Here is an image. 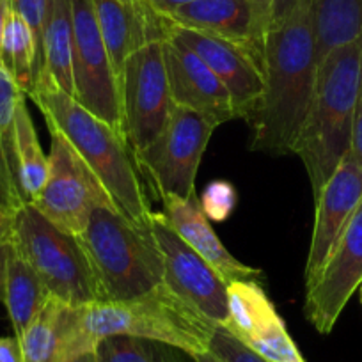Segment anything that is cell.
<instances>
[{"label": "cell", "instance_id": "cell-1", "mask_svg": "<svg viewBox=\"0 0 362 362\" xmlns=\"http://www.w3.org/2000/svg\"><path fill=\"white\" fill-rule=\"evenodd\" d=\"M316 36L311 0H300L290 18L263 41L264 90L247 123L250 149L281 156L291 153L316 83Z\"/></svg>", "mask_w": 362, "mask_h": 362}, {"label": "cell", "instance_id": "cell-2", "mask_svg": "<svg viewBox=\"0 0 362 362\" xmlns=\"http://www.w3.org/2000/svg\"><path fill=\"white\" fill-rule=\"evenodd\" d=\"M217 327L167 284H160L128 300L76 305L68 358L95 350L100 341L112 336L160 341L196 357L206 354Z\"/></svg>", "mask_w": 362, "mask_h": 362}, {"label": "cell", "instance_id": "cell-3", "mask_svg": "<svg viewBox=\"0 0 362 362\" xmlns=\"http://www.w3.org/2000/svg\"><path fill=\"white\" fill-rule=\"evenodd\" d=\"M27 98L36 103L47 127L57 128L102 180L117 208L135 224L151 228L153 210L124 135L47 78H37Z\"/></svg>", "mask_w": 362, "mask_h": 362}, {"label": "cell", "instance_id": "cell-4", "mask_svg": "<svg viewBox=\"0 0 362 362\" xmlns=\"http://www.w3.org/2000/svg\"><path fill=\"white\" fill-rule=\"evenodd\" d=\"M362 75V37L330 52L318 64L313 98L291 153L302 160L318 197L351 148Z\"/></svg>", "mask_w": 362, "mask_h": 362}, {"label": "cell", "instance_id": "cell-5", "mask_svg": "<svg viewBox=\"0 0 362 362\" xmlns=\"http://www.w3.org/2000/svg\"><path fill=\"white\" fill-rule=\"evenodd\" d=\"M102 300H128L163 284V261L151 228L119 208H96L78 235Z\"/></svg>", "mask_w": 362, "mask_h": 362}, {"label": "cell", "instance_id": "cell-6", "mask_svg": "<svg viewBox=\"0 0 362 362\" xmlns=\"http://www.w3.org/2000/svg\"><path fill=\"white\" fill-rule=\"evenodd\" d=\"M9 242L52 297L68 305L102 300L78 236L59 229L30 203L16 210Z\"/></svg>", "mask_w": 362, "mask_h": 362}, {"label": "cell", "instance_id": "cell-7", "mask_svg": "<svg viewBox=\"0 0 362 362\" xmlns=\"http://www.w3.org/2000/svg\"><path fill=\"white\" fill-rule=\"evenodd\" d=\"M48 132L52 139L48 177L30 204L59 229L78 236L96 208H117V204L68 139L54 127H48Z\"/></svg>", "mask_w": 362, "mask_h": 362}, {"label": "cell", "instance_id": "cell-8", "mask_svg": "<svg viewBox=\"0 0 362 362\" xmlns=\"http://www.w3.org/2000/svg\"><path fill=\"white\" fill-rule=\"evenodd\" d=\"M215 127L185 107L174 105L155 141L135 153L139 173L144 174L158 196L189 197L196 194V177Z\"/></svg>", "mask_w": 362, "mask_h": 362}, {"label": "cell", "instance_id": "cell-9", "mask_svg": "<svg viewBox=\"0 0 362 362\" xmlns=\"http://www.w3.org/2000/svg\"><path fill=\"white\" fill-rule=\"evenodd\" d=\"M117 93L123 134L135 155L155 141L174 107L163 61V40L142 45L127 59Z\"/></svg>", "mask_w": 362, "mask_h": 362}, {"label": "cell", "instance_id": "cell-10", "mask_svg": "<svg viewBox=\"0 0 362 362\" xmlns=\"http://www.w3.org/2000/svg\"><path fill=\"white\" fill-rule=\"evenodd\" d=\"M71 13L73 98L123 134L117 80L102 40L93 0H71Z\"/></svg>", "mask_w": 362, "mask_h": 362}, {"label": "cell", "instance_id": "cell-11", "mask_svg": "<svg viewBox=\"0 0 362 362\" xmlns=\"http://www.w3.org/2000/svg\"><path fill=\"white\" fill-rule=\"evenodd\" d=\"M151 233L162 254L163 284L215 325H224L229 316L228 283L173 231L162 211H153Z\"/></svg>", "mask_w": 362, "mask_h": 362}, {"label": "cell", "instance_id": "cell-12", "mask_svg": "<svg viewBox=\"0 0 362 362\" xmlns=\"http://www.w3.org/2000/svg\"><path fill=\"white\" fill-rule=\"evenodd\" d=\"M165 37L180 41L199 55L228 89L236 117L249 121L264 90L263 55L247 45L199 30L183 29L169 22Z\"/></svg>", "mask_w": 362, "mask_h": 362}, {"label": "cell", "instance_id": "cell-13", "mask_svg": "<svg viewBox=\"0 0 362 362\" xmlns=\"http://www.w3.org/2000/svg\"><path fill=\"white\" fill-rule=\"evenodd\" d=\"M361 283L362 201L351 215L318 277L305 286V318L320 334H330Z\"/></svg>", "mask_w": 362, "mask_h": 362}, {"label": "cell", "instance_id": "cell-14", "mask_svg": "<svg viewBox=\"0 0 362 362\" xmlns=\"http://www.w3.org/2000/svg\"><path fill=\"white\" fill-rule=\"evenodd\" d=\"M228 304L229 316L222 327L240 343L270 362H305L261 283H229Z\"/></svg>", "mask_w": 362, "mask_h": 362}, {"label": "cell", "instance_id": "cell-15", "mask_svg": "<svg viewBox=\"0 0 362 362\" xmlns=\"http://www.w3.org/2000/svg\"><path fill=\"white\" fill-rule=\"evenodd\" d=\"M361 201L362 165L348 153L315 199V228L305 261V286L318 277Z\"/></svg>", "mask_w": 362, "mask_h": 362}, {"label": "cell", "instance_id": "cell-16", "mask_svg": "<svg viewBox=\"0 0 362 362\" xmlns=\"http://www.w3.org/2000/svg\"><path fill=\"white\" fill-rule=\"evenodd\" d=\"M163 61L174 105L194 110L215 128L236 119L228 89L199 55L180 41L165 37Z\"/></svg>", "mask_w": 362, "mask_h": 362}, {"label": "cell", "instance_id": "cell-17", "mask_svg": "<svg viewBox=\"0 0 362 362\" xmlns=\"http://www.w3.org/2000/svg\"><path fill=\"white\" fill-rule=\"evenodd\" d=\"M162 201V215L173 231L180 236L192 250H196L204 261L211 264L218 272V276L226 283L235 281H257L261 283L263 272L259 268L249 267L236 259L224 247L218 235L215 233L211 221L204 214L199 197L194 196L189 199L162 194L158 196Z\"/></svg>", "mask_w": 362, "mask_h": 362}, {"label": "cell", "instance_id": "cell-18", "mask_svg": "<svg viewBox=\"0 0 362 362\" xmlns=\"http://www.w3.org/2000/svg\"><path fill=\"white\" fill-rule=\"evenodd\" d=\"M167 22L247 45L263 55L264 30L252 0H196L174 11Z\"/></svg>", "mask_w": 362, "mask_h": 362}, {"label": "cell", "instance_id": "cell-19", "mask_svg": "<svg viewBox=\"0 0 362 362\" xmlns=\"http://www.w3.org/2000/svg\"><path fill=\"white\" fill-rule=\"evenodd\" d=\"M102 40L119 82L124 62L142 45L165 40L167 20H148L117 0H93Z\"/></svg>", "mask_w": 362, "mask_h": 362}, {"label": "cell", "instance_id": "cell-20", "mask_svg": "<svg viewBox=\"0 0 362 362\" xmlns=\"http://www.w3.org/2000/svg\"><path fill=\"white\" fill-rule=\"evenodd\" d=\"M37 78L50 80L64 93L73 96L71 0H48L40 41Z\"/></svg>", "mask_w": 362, "mask_h": 362}, {"label": "cell", "instance_id": "cell-21", "mask_svg": "<svg viewBox=\"0 0 362 362\" xmlns=\"http://www.w3.org/2000/svg\"><path fill=\"white\" fill-rule=\"evenodd\" d=\"M73 311L75 305L50 297L25 332L18 336L23 362H66L73 330Z\"/></svg>", "mask_w": 362, "mask_h": 362}, {"label": "cell", "instance_id": "cell-22", "mask_svg": "<svg viewBox=\"0 0 362 362\" xmlns=\"http://www.w3.org/2000/svg\"><path fill=\"white\" fill-rule=\"evenodd\" d=\"M50 291L41 283L36 272L27 264V261L11 245L8 274H6L4 305L8 309L16 337L25 332L27 327L40 315L41 309L50 300Z\"/></svg>", "mask_w": 362, "mask_h": 362}, {"label": "cell", "instance_id": "cell-23", "mask_svg": "<svg viewBox=\"0 0 362 362\" xmlns=\"http://www.w3.org/2000/svg\"><path fill=\"white\" fill-rule=\"evenodd\" d=\"M316 62L343 45L362 37V0H311Z\"/></svg>", "mask_w": 362, "mask_h": 362}, {"label": "cell", "instance_id": "cell-24", "mask_svg": "<svg viewBox=\"0 0 362 362\" xmlns=\"http://www.w3.org/2000/svg\"><path fill=\"white\" fill-rule=\"evenodd\" d=\"M27 98L20 100L15 116V153L20 190L25 203H33L43 190L48 177V155L37 139L36 127L27 109Z\"/></svg>", "mask_w": 362, "mask_h": 362}, {"label": "cell", "instance_id": "cell-25", "mask_svg": "<svg viewBox=\"0 0 362 362\" xmlns=\"http://www.w3.org/2000/svg\"><path fill=\"white\" fill-rule=\"evenodd\" d=\"M2 64L23 95L29 96L40 68V45L29 23L13 9L2 41Z\"/></svg>", "mask_w": 362, "mask_h": 362}, {"label": "cell", "instance_id": "cell-26", "mask_svg": "<svg viewBox=\"0 0 362 362\" xmlns=\"http://www.w3.org/2000/svg\"><path fill=\"white\" fill-rule=\"evenodd\" d=\"M95 350L98 362H196L180 348L142 337H107Z\"/></svg>", "mask_w": 362, "mask_h": 362}, {"label": "cell", "instance_id": "cell-27", "mask_svg": "<svg viewBox=\"0 0 362 362\" xmlns=\"http://www.w3.org/2000/svg\"><path fill=\"white\" fill-rule=\"evenodd\" d=\"M208 354L214 355L218 362H270L240 343L224 327H217L214 330V336L208 344Z\"/></svg>", "mask_w": 362, "mask_h": 362}, {"label": "cell", "instance_id": "cell-28", "mask_svg": "<svg viewBox=\"0 0 362 362\" xmlns=\"http://www.w3.org/2000/svg\"><path fill=\"white\" fill-rule=\"evenodd\" d=\"M199 201L210 221L222 222L235 210L236 190L228 181H214L206 187L203 199Z\"/></svg>", "mask_w": 362, "mask_h": 362}, {"label": "cell", "instance_id": "cell-29", "mask_svg": "<svg viewBox=\"0 0 362 362\" xmlns=\"http://www.w3.org/2000/svg\"><path fill=\"white\" fill-rule=\"evenodd\" d=\"M9 2H11L13 11L18 13V15L29 23L34 36H36L37 45H40L48 0H9Z\"/></svg>", "mask_w": 362, "mask_h": 362}, {"label": "cell", "instance_id": "cell-30", "mask_svg": "<svg viewBox=\"0 0 362 362\" xmlns=\"http://www.w3.org/2000/svg\"><path fill=\"white\" fill-rule=\"evenodd\" d=\"M300 0H270V13H268V29H277V27L283 25L288 18L291 16V13L295 11V8L298 6Z\"/></svg>", "mask_w": 362, "mask_h": 362}, {"label": "cell", "instance_id": "cell-31", "mask_svg": "<svg viewBox=\"0 0 362 362\" xmlns=\"http://www.w3.org/2000/svg\"><path fill=\"white\" fill-rule=\"evenodd\" d=\"M350 155L362 165V75L361 86H358L357 103H355V116H354V132H351V148Z\"/></svg>", "mask_w": 362, "mask_h": 362}, {"label": "cell", "instance_id": "cell-32", "mask_svg": "<svg viewBox=\"0 0 362 362\" xmlns=\"http://www.w3.org/2000/svg\"><path fill=\"white\" fill-rule=\"evenodd\" d=\"M15 214L16 210L9 203L8 197L4 196L2 189H0V242H6L11 236L13 217H15Z\"/></svg>", "mask_w": 362, "mask_h": 362}, {"label": "cell", "instance_id": "cell-33", "mask_svg": "<svg viewBox=\"0 0 362 362\" xmlns=\"http://www.w3.org/2000/svg\"><path fill=\"white\" fill-rule=\"evenodd\" d=\"M0 362H23L18 337L0 336Z\"/></svg>", "mask_w": 362, "mask_h": 362}, {"label": "cell", "instance_id": "cell-34", "mask_svg": "<svg viewBox=\"0 0 362 362\" xmlns=\"http://www.w3.org/2000/svg\"><path fill=\"white\" fill-rule=\"evenodd\" d=\"M149 8L160 16V18L167 20L174 11H177L183 6L190 4V2H196V0H146Z\"/></svg>", "mask_w": 362, "mask_h": 362}, {"label": "cell", "instance_id": "cell-35", "mask_svg": "<svg viewBox=\"0 0 362 362\" xmlns=\"http://www.w3.org/2000/svg\"><path fill=\"white\" fill-rule=\"evenodd\" d=\"M9 250H11V243H9V240H6V242H0V302H4L6 274H8Z\"/></svg>", "mask_w": 362, "mask_h": 362}, {"label": "cell", "instance_id": "cell-36", "mask_svg": "<svg viewBox=\"0 0 362 362\" xmlns=\"http://www.w3.org/2000/svg\"><path fill=\"white\" fill-rule=\"evenodd\" d=\"M117 2H121V4L127 6V8L134 9L137 15L144 16V18H148V20H163V18H160V16L156 15L151 8H149L146 0H117Z\"/></svg>", "mask_w": 362, "mask_h": 362}, {"label": "cell", "instance_id": "cell-37", "mask_svg": "<svg viewBox=\"0 0 362 362\" xmlns=\"http://www.w3.org/2000/svg\"><path fill=\"white\" fill-rule=\"evenodd\" d=\"M11 13V2L9 0H0V68L4 69L2 64V41H4L6 23H8V16Z\"/></svg>", "mask_w": 362, "mask_h": 362}, {"label": "cell", "instance_id": "cell-38", "mask_svg": "<svg viewBox=\"0 0 362 362\" xmlns=\"http://www.w3.org/2000/svg\"><path fill=\"white\" fill-rule=\"evenodd\" d=\"M254 8H256L257 20H259L261 29L267 34L268 29V13H270V0H252Z\"/></svg>", "mask_w": 362, "mask_h": 362}, {"label": "cell", "instance_id": "cell-39", "mask_svg": "<svg viewBox=\"0 0 362 362\" xmlns=\"http://www.w3.org/2000/svg\"><path fill=\"white\" fill-rule=\"evenodd\" d=\"M66 362H98L96 358V350H89V351H83V354L75 355V357L68 358Z\"/></svg>", "mask_w": 362, "mask_h": 362}, {"label": "cell", "instance_id": "cell-40", "mask_svg": "<svg viewBox=\"0 0 362 362\" xmlns=\"http://www.w3.org/2000/svg\"><path fill=\"white\" fill-rule=\"evenodd\" d=\"M194 361H196V362H218L217 358H215L211 354H208V351H206V354L196 355V357H194Z\"/></svg>", "mask_w": 362, "mask_h": 362}, {"label": "cell", "instance_id": "cell-41", "mask_svg": "<svg viewBox=\"0 0 362 362\" xmlns=\"http://www.w3.org/2000/svg\"><path fill=\"white\" fill-rule=\"evenodd\" d=\"M358 288H361V304H362V283H361V286H358Z\"/></svg>", "mask_w": 362, "mask_h": 362}]
</instances>
